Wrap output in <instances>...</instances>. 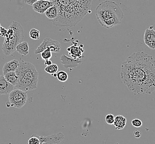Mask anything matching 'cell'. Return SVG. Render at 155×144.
Listing matches in <instances>:
<instances>
[{"label":"cell","instance_id":"obj_1","mask_svg":"<svg viewBox=\"0 0 155 144\" xmlns=\"http://www.w3.org/2000/svg\"><path fill=\"white\" fill-rule=\"evenodd\" d=\"M120 77L134 93L151 94L155 91V60L143 52L134 53L122 64Z\"/></svg>","mask_w":155,"mask_h":144},{"label":"cell","instance_id":"obj_2","mask_svg":"<svg viewBox=\"0 0 155 144\" xmlns=\"http://www.w3.org/2000/svg\"><path fill=\"white\" fill-rule=\"evenodd\" d=\"M95 13L101 25L108 29L120 24L124 19V13L120 7L110 1H105L99 4Z\"/></svg>","mask_w":155,"mask_h":144},{"label":"cell","instance_id":"obj_3","mask_svg":"<svg viewBox=\"0 0 155 144\" xmlns=\"http://www.w3.org/2000/svg\"><path fill=\"white\" fill-rule=\"evenodd\" d=\"M58 9L57 18L51 20L54 25L60 27H74L82 19L69 0H55Z\"/></svg>","mask_w":155,"mask_h":144},{"label":"cell","instance_id":"obj_4","mask_svg":"<svg viewBox=\"0 0 155 144\" xmlns=\"http://www.w3.org/2000/svg\"><path fill=\"white\" fill-rule=\"evenodd\" d=\"M24 39V29L21 25L13 22L9 26L2 46L3 53L8 56L16 50L17 46Z\"/></svg>","mask_w":155,"mask_h":144},{"label":"cell","instance_id":"obj_5","mask_svg":"<svg viewBox=\"0 0 155 144\" xmlns=\"http://www.w3.org/2000/svg\"><path fill=\"white\" fill-rule=\"evenodd\" d=\"M15 72L18 78H25L38 83V72L35 67L31 62L20 61Z\"/></svg>","mask_w":155,"mask_h":144},{"label":"cell","instance_id":"obj_6","mask_svg":"<svg viewBox=\"0 0 155 144\" xmlns=\"http://www.w3.org/2000/svg\"><path fill=\"white\" fill-rule=\"evenodd\" d=\"M9 102L12 107L21 109L25 105L28 100L27 91L18 89H14L9 94Z\"/></svg>","mask_w":155,"mask_h":144},{"label":"cell","instance_id":"obj_7","mask_svg":"<svg viewBox=\"0 0 155 144\" xmlns=\"http://www.w3.org/2000/svg\"><path fill=\"white\" fill-rule=\"evenodd\" d=\"M78 15L82 19L90 11L92 0H69Z\"/></svg>","mask_w":155,"mask_h":144},{"label":"cell","instance_id":"obj_8","mask_svg":"<svg viewBox=\"0 0 155 144\" xmlns=\"http://www.w3.org/2000/svg\"><path fill=\"white\" fill-rule=\"evenodd\" d=\"M47 48H49L51 52L59 53L61 49V46L59 41L53 40L49 38H46L44 39L41 45L38 47L37 49L35 50V54L41 53Z\"/></svg>","mask_w":155,"mask_h":144},{"label":"cell","instance_id":"obj_9","mask_svg":"<svg viewBox=\"0 0 155 144\" xmlns=\"http://www.w3.org/2000/svg\"><path fill=\"white\" fill-rule=\"evenodd\" d=\"M38 138L39 139L40 144H58L62 141L65 135L62 132H59L56 134L47 136H41L39 135H36Z\"/></svg>","mask_w":155,"mask_h":144},{"label":"cell","instance_id":"obj_10","mask_svg":"<svg viewBox=\"0 0 155 144\" xmlns=\"http://www.w3.org/2000/svg\"><path fill=\"white\" fill-rule=\"evenodd\" d=\"M38 83L25 78H19V82L15 88L21 91H32L37 88Z\"/></svg>","mask_w":155,"mask_h":144},{"label":"cell","instance_id":"obj_11","mask_svg":"<svg viewBox=\"0 0 155 144\" xmlns=\"http://www.w3.org/2000/svg\"><path fill=\"white\" fill-rule=\"evenodd\" d=\"M56 5L55 1H48L45 0H38L33 5V8L35 12L44 14L50 7Z\"/></svg>","mask_w":155,"mask_h":144},{"label":"cell","instance_id":"obj_12","mask_svg":"<svg viewBox=\"0 0 155 144\" xmlns=\"http://www.w3.org/2000/svg\"><path fill=\"white\" fill-rule=\"evenodd\" d=\"M143 39L147 47L150 49L155 50V30L153 29L152 26L147 28L145 32Z\"/></svg>","mask_w":155,"mask_h":144},{"label":"cell","instance_id":"obj_13","mask_svg":"<svg viewBox=\"0 0 155 144\" xmlns=\"http://www.w3.org/2000/svg\"><path fill=\"white\" fill-rule=\"evenodd\" d=\"M60 60L62 66L65 68H76L80 64L82 63V61L81 60L69 58L65 54H62L60 58Z\"/></svg>","mask_w":155,"mask_h":144},{"label":"cell","instance_id":"obj_14","mask_svg":"<svg viewBox=\"0 0 155 144\" xmlns=\"http://www.w3.org/2000/svg\"><path fill=\"white\" fill-rule=\"evenodd\" d=\"M15 87L7 81L4 75H0V95L9 94Z\"/></svg>","mask_w":155,"mask_h":144},{"label":"cell","instance_id":"obj_15","mask_svg":"<svg viewBox=\"0 0 155 144\" xmlns=\"http://www.w3.org/2000/svg\"><path fill=\"white\" fill-rule=\"evenodd\" d=\"M19 61L17 60H13L5 64L3 66L2 71L3 74H5L7 73L15 72L18 67Z\"/></svg>","mask_w":155,"mask_h":144},{"label":"cell","instance_id":"obj_16","mask_svg":"<svg viewBox=\"0 0 155 144\" xmlns=\"http://www.w3.org/2000/svg\"><path fill=\"white\" fill-rule=\"evenodd\" d=\"M67 50L69 53L68 54H70L74 59L81 58L82 57V53L84 51L82 48L74 45L68 48Z\"/></svg>","mask_w":155,"mask_h":144},{"label":"cell","instance_id":"obj_17","mask_svg":"<svg viewBox=\"0 0 155 144\" xmlns=\"http://www.w3.org/2000/svg\"><path fill=\"white\" fill-rule=\"evenodd\" d=\"M127 119L124 116L118 115L115 117L114 122L113 125L117 130H121L124 128L127 124Z\"/></svg>","mask_w":155,"mask_h":144},{"label":"cell","instance_id":"obj_18","mask_svg":"<svg viewBox=\"0 0 155 144\" xmlns=\"http://www.w3.org/2000/svg\"><path fill=\"white\" fill-rule=\"evenodd\" d=\"M4 77L6 79L7 81L11 84L13 85L15 87L18 84L19 82V78L15 72H11L7 73L4 74Z\"/></svg>","mask_w":155,"mask_h":144},{"label":"cell","instance_id":"obj_19","mask_svg":"<svg viewBox=\"0 0 155 144\" xmlns=\"http://www.w3.org/2000/svg\"><path fill=\"white\" fill-rule=\"evenodd\" d=\"M29 50L28 42L25 41H23L16 47L17 52L23 56H25L29 53Z\"/></svg>","mask_w":155,"mask_h":144},{"label":"cell","instance_id":"obj_20","mask_svg":"<svg viewBox=\"0 0 155 144\" xmlns=\"http://www.w3.org/2000/svg\"><path fill=\"white\" fill-rule=\"evenodd\" d=\"M45 16L48 19L53 20L54 19H56L58 15V7L56 5H54L53 6L50 7L48 9H47L44 13Z\"/></svg>","mask_w":155,"mask_h":144},{"label":"cell","instance_id":"obj_21","mask_svg":"<svg viewBox=\"0 0 155 144\" xmlns=\"http://www.w3.org/2000/svg\"><path fill=\"white\" fill-rule=\"evenodd\" d=\"M58 66L56 64H52L50 66H47L44 70L47 72V73L49 74L54 77H56V74L58 70Z\"/></svg>","mask_w":155,"mask_h":144},{"label":"cell","instance_id":"obj_22","mask_svg":"<svg viewBox=\"0 0 155 144\" xmlns=\"http://www.w3.org/2000/svg\"><path fill=\"white\" fill-rule=\"evenodd\" d=\"M56 77L59 81L65 82L68 79V74L65 71L61 70L57 73Z\"/></svg>","mask_w":155,"mask_h":144},{"label":"cell","instance_id":"obj_23","mask_svg":"<svg viewBox=\"0 0 155 144\" xmlns=\"http://www.w3.org/2000/svg\"><path fill=\"white\" fill-rule=\"evenodd\" d=\"M29 37L33 40H38L40 38V31L37 29H31L29 33Z\"/></svg>","mask_w":155,"mask_h":144},{"label":"cell","instance_id":"obj_24","mask_svg":"<svg viewBox=\"0 0 155 144\" xmlns=\"http://www.w3.org/2000/svg\"><path fill=\"white\" fill-rule=\"evenodd\" d=\"M52 52L50 50L49 48H47L45 50L43 51L41 53V58L44 60H50L52 57Z\"/></svg>","mask_w":155,"mask_h":144},{"label":"cell","instance_id":"obj_25","mask_svg":"<svg viewBox=\"0 0 155 144\" xmlns=\"http://www.w3.org/2000/svg\"><path fill=\"white\" fill-rule=\"evenodd\" d=\"M28 144H40L39 139L38 138L35 134H34L28 139Z\"/></svg>","mask_w":155,"mask_h":144},{"label":"cell","instance_id":"obj_26","mask_svg":"<svg viewBox=\"0 0 155 144\" xmlns=\"http://www.w3.org/2000/svg\"><path fill=\"white\" fill-rule=\"evenodd\" d=\"M115 116L112 114H109L106 116V122L108 125H113L114 122Z\"/></svg>","mask_w":155,"mask_h":144},{"label":"cell","instance_id":"obj_27","mask_svg":"<svg viewBox=\"0 0 155 144\" xmlns=\"http://www.w3.org/2000/svg\"><path fill=\"white\" fill-rule=\"evenodd\" d=\"M131 124L135 128H140L143 125V122L141 120L135 119H134L131 121Z\"/></svg>","mask_w":155,"mask_h":144},{"label":"cell","instance_id":"obj_28","mask_svg":"<svg viewBox=\"0 0 155 144\" xmlns=\"http://www.w3.org/2000/svg\"><path fill=\"white\" fill-rule=\"evenodd\" d=\"M7 33V29H6V28H4V27L1 26V30H0V36H1V37H5Z\"/></svg>","mask_w":155,"mask_h":144},{"label":"cell","instance_id":"obj_29","mask_svg":"<svg viewBox=\"0 0 155 144\" xmlns=\"http://www.w3.org/2000/svg\"><path fill=\"white\" fill-rule=\"evenodd\" d=\"M134 135L136 138H140L141 136V132L139 130H136L134 132Z\"/></svg>","mask_w":155,"mask_h":144},{"label":"cell","instance_id":"obj_30","mask_svg":"<svg viewBox=\"0 0 155 144\" xmlns=\"http://www.w3.org/2000/svg\"><path fill=\"white\" fill-rule=\"evenodd\" d=\"M38 1V0H25V3H27L29 5L33 6V5L36 2H37Z\"/></svg>","mask_w":155,"mask_h":144},{"label":"cell","instance_id":"obj_31","mask_svg":"<svg viewBox=\"0 0 155 144\" xmlns=\"http://www.w3.org/2000/svg\"><path fill=\"white\" fill-rule=\"evenodd\" d=\"M44 64H45V65L46 66H50V65H51L53 63H52V62H51V60H45V62H44Z\"/></svg>","mask_w":155,"mask_h":144},{"label":"cell","instance_id":"obj_32","mask_svg":"<svg viewBox=\"0 0 155 144\" xmlns=\"http://www.w3.org/2000/svg\"><path fill=\"white\" fill-rule=\"evenodd\" d=\"M6 105L7 107H8V108H9V107H11V104L9 102H8V103H6Z\"/></svg>","mask_w":155,"mask_h":144},{"label":"cell","instance_id":"obj_33","mask_svg":"<svg viewBox=\"0 0 155 144\" xmlns=\"http://www.w3.org/2000/svg\"><path fill=\"white\" fill-rule=\"evenodd\" d=\"M45 1H55V0H45Z\"/></svg>","mask_w":155,"mask_h":144},{"label":"cell","instance_id":"obj_34","mask_svg":"<svg viewBox=\"0 0 155 144\" xmlns=\"http://www.w3.org/2000/svg\"><path fill=\"white\" fill-rule=\"evenodd\" d=\"M1 23H0V30H1Z\"/></svg>","mask_w":155,"mask_h":144}]
</instances>
